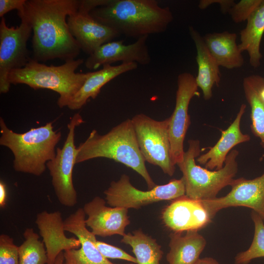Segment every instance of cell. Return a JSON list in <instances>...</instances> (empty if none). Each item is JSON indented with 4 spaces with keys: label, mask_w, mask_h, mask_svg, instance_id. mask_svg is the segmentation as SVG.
<instances>
[{
    "label": "cell",
    "mask_w": 264,
    "mask_h": 264,
    "mask_svg": "<svg viewBox=\"0 0 264 264\" xmlns=\"http://www.w3.org/2000/svg\"><path fill=\"white\" fill-rule=\"evenodd\" d=\"M80 5V0H26L18 15L23 16L31 26L33 59L39 62L76 59L81 50L66 18L77 11Z\"/></svg>",
    "instance_id": "cell-1"
},
{
    "label": "cell",
    "mask_w": 264,
    "mask_h": 264,
    "mask_svg": "<svg viewBox=\"0 0 264 264\" xmlns=\"http://www.w3.org/2000/svg\"><path fill=\"white\" fill-rule=\"evenodd\" d=\"M89 14L120 35L136 40L165 32L174 19L170 8L156 0H109Z\"/></svg>",
    "instance_id": "cell-2"
},
{
    "label": "cell",
    "mask_w": 264,
    "mask_h": 264,
    "mask_svg": "<svg viewBox=\"0 0 264 264\" xmlns=\"http://www.w3.org/2000/svg\"><path fill=\"white\" fill-rule=\"evenodd\" d=\"M76 164L104 157L128 167L145 180L149 190L156 185L150 175L140 152L132 120L127 119L104 134L92 130L77 147Z\"/></svg>",
    "instance_id": "cell-3"
},
{
    "label": "cell",
    "mask_w": 264,
    "mask_h": 264,
    "mask_svg": "<svg viewBox=\"0 0 264 264\" xmlns=\"http://www.w3.org/2000/svg\"><path fill=\"white\" fill-rule=\"evenodd\" d=\"M0 145L7 147L14 156L13 167L17 172L41 176L46 163L56 155V147L61 139V132L54 130L53 122L33 128L23 133L9 129L0 117Z\"/></svg>",
    "instance_id": "cell-4"
},
{
    "label": "cell",
    "mask_w": 264,
    "mask_h": 264,
    "mask_svg": "<svg viewBox=\"0 0 264 264\" xmlns=\"http://www.w3.org/2000/svg\"><path fill=\"white\" fill-rule=\"evenodd\" d=\"M84 62L83 59H77L48 66L31 58L24 66L11 70L8 80L10 84H24L34 89H48L58 93L57 104L62 108L67 107L91 73L76 72Z\"/></svg>",
    "instance_id": "cell-5"
},
{
    "label": "cell",
    "mask_w": 264,
    "mask_h": 264,
    "mask_svg": "<svg viewBox=\"0 0 264 264\" xmlns=\"http://www.w3.org/2000/svg\"><path fill=\"white\" fill-rule=\"evenodd\" d=\"M189 147L185 152L182 161L177 164L182 173L185 196L198 200L214 198L220 191L230 186L238 171L237 158L239 152L232 150L225 159L223 168L210 170L196 164V158L200 155V142L190 139Z\"/></svg>",
    "instance_id": "cell-6"
},
{
    "label": "cell",
    "mask_w": 264,
    "mask_h": 264,
    "mask_svg": "<svg viewBox=\"0 0 264 264\" xmlns=\"http://www.w3.org/2000/svg\"><path fill=\"white\" fill-rule=\"evenodd\" d=\"M140 152L145 161L159 167L171 176L175 172L171 154L170 119L158 121L142 113L132 119Z\"/></svg>",
    "instance_id": "cell-7"
},
{
    "label": "cell",
    "mask_w": 264,
    "mask_h": 264,
    "mask_svg": "<svg viewBox=\"0 0 264 264\" xmlns=\"http://www.w3.org/2000/svg\"><path fill=\"white\" fill-rule=\"evenodd\" d=\"M104 193L107 203L111 207L138 209L154 202L181 197L185 195V188L181 177L173 179L164 185H156L152 189L142 191L133 186L129 176L123 174L117 181H111Z\"/></svg>",
    "instance_id": "cell-8"
},
{
    "label": "cell",
    "mask_w": 264,
    "mask_h": 264,
    "mask_svg": "<svg viewBox=\"0 0 264 264\" xmlns=\"http://www.w3.org/2000/svg\"><path fill=\"white\" fill-rule=\"evenodd\" d=\"M84 122L79 113L71 118L63 147L56 148L55 157L46 163L56 196L61 204L68 207H73L77 203V194L73 182V168L78 154L74 136L76 127Z\"/></svg>",
    "instance_id": "cell-9"
},
{
    "label": "cell",
    "mask_w": 264,
    "mask_h": 264,
    "mask_svg": "<svg viewBox=\"0 0 264 264\" xmlns=\"http://www.w3.org/2000/svg\"><path fill=\"white\" fill-rule=\"evenodd\" d=\"M19 26L9 27L2 17L0 22V93H7L11 84L8 77L13 69L24 66L31 58L27 43L32 31L30 24L22 16Z\"/></svg>",
    "instance_id": "cell-10"
},
{
    "label": "cell",
    "mask_w": 264,
    "mask_h": 264,
    "mask_svg": "<svg viewBox=\"0 0 264 264\" xmlns=\"http://www.w3.org/2000/svg\"><path fill=\"white\" fill-rule=\"evenodd\" d=\"M177 88L174 111L169 117V134L172 160L175 165L180 163L184 154V141L191 124L188 108L193 97L198 95L196 77L189 72L177 76Z\"/></svg>",
    "instance_id": "cell-11"
},
{
    "label": "cell",
    "mask_w": 264,
    "mask_h": 264,
    "mask_svg": "<svg viewBox=\"0 0 264 264\" xmlns=\"http://www.w3.org/2000/svg\"><path fill=\"white\" fill-rule=\"evenodd\" d=\"M231 190L220 198L200 200L213 219L220 210L231 207H245L257 213L264 221V173L253 179H234Z\"/></svg>",
    "instance_id": "cell-12"
},
{
    "label": "cell",
    "mask_w": 264,
    "mask_h": 264,
    "mask_svg": "<svg viewBox=\"0 0 264 264\" xmlns=\"http://www.w3.org/2000/svg\"><path fill=\"white\" fill-rule=\"evenodd\" d=\"M64 228L77 237L80 248L64 251V264H115L105 257L96 247V236L87 228L86 214L83 208L78 209L64 220Z\"/></svg>",
    "instance_id": "cell-13"
},
{
    "label": "cell",
    "mask_w": 264,
    "mask_h": 264,
    "mask_svg": "<svg viewBox=\"0 0 264 264\" xmlns=\"http://www.w3.org/2000/svg\"><path fill=\"white\" fill-rule=\"evenodd\" d=\"M148 38V36L141 37L128 44H124L123 40L106 43L88 55L85 62V66L88 69L95 70L117 62L147 65L151 62L147 44Z\"/></svg>",
    "instance_id": "cell-14"
},
{
    "label": "cell",
    "mask_w": 264,
    "mask_h": 264,
    "mask_svg": "<svg viewBox=\"0 0 264 264\" xmlns=\"http://www.w3.org/2000/svg\"><path fill=\"white\" fill-rule=\"evenodd\" d=\"M89 13L79 7L77 11L67 18L71 35L81 50L88 55L120 36L114 29L96 20Z\"/></svg>",
    "instance_id": "cell-15"
},
{
    "label": "cell",
    "mask_w": 264,
    "mask_h": 264,
    "mask_svg": "<svg viewBox=\"0 0 264 264\" xmlns=\"http://www.w3.org/2000/svg\"><path fill=\"white\" fill-rule=\"evenodd\" d=\"M165 226L173 232H183L204 228L212 221L200 200L184 195L165 207L162 213Z\"/></svg>",
    "instance_id": "cell-16"
},
{
    "label": "cell",
    "mask_w": 264,
    "mask_h": 264,
    "mask_svg": "<svg viewBox=\"0 0 264 264\" xmlns=\"http://www.w3.org/2000/svg\"><path fill=\"white\" fill-rule=\"evenodd\" d=\"M106 201L95 197L83 208L88 217L87 226L95 235L108 237L119 235L123 237L125 228L130 223L128 209L122 207H109Z\"/></svg>",
    "instance_id": "cell-17"
},
{
    "label": "cell",
    "mask_w": 264,
    "mask_h": 264,
    "mask_svg": "<svg viewBox=\"0 0 264 264\" xmlns=\"http://www.w3.org/2000/svg\"><path fill=\"white\" fill-rule=\"evenodd\" d=\"M35 223L45 245L47 264H53L63 251L77 249L80 246L78 239L65 235L64 220L60 212L42 211L37 215Z\"/></svg>",
    "instance_id": "cell-18"
},
{
    "label": "cell",
    "mask_w": 264,
    "mask_h": 264,
    "mask_svg": "<svg viewBox=\"0 0 264 264\" xmlns=\"http://www.w3.org/2000/svg\"><path fill=\"white\" fill-rule=\"evenodd\" d=\"M246 107L245 104L241 105L233 122L226 130L221 131V136L214 146L197 158V162L204 165L205 168L210 170H220L224 166L226 157L233 148L250 140L249 135L243 133L240 129L241 119Z\"/></svg>",
    "instance_id": "cell-19"
},
{
    "label": "cell",
    "mask_w": 264,
    "mask_h": 264,
    "mask_svg": "<svg viewBox=\"0 0 264 264\" xmlns=\"http://www.w3.org/2000/svg\"><path fill=\"white\" fill-rule=\"evenodd\" d=\"M136 63H121L117 66L106 65L98 70L91 72L79 91L72 97L67 107L77 110L85 105L89 98L95 99L106 84L126 72L136 69Z\"/></svg>",
    "instance_id": "cell-20"
},
{
    "label": "cell",
    "mask_w": 264,
    "mask_h": 264,
    "mask_svg": "<svg viewBox=\"0 0 264 264\" xmlns=\"http://www.w3.org/2000/svg\"><path fill=\"white\" fill-rule=\"evenodd\" d=\"M189 31L197 50L198 71L196 82L202 92L204 99L208 100L212 96L213 86H219L220 81V66L210 53L199 32L192 26H189Z\"/></svg>",
    "instance_id": "cell-21"
},
{
    "label": "cell",
    "mask_w": 264,
    "mask_h": 264,
    "mask_svg": "<svg viewBox=\"0 0 264 264\" xmlns=\"http://www.w3.org/2000/svg\"><path fill=\"white\" fill-rule=\"evenodd\" d=\"M173 232L170 235V250L166 255L169 264H196L203 251L206 241L198 231Z\"/></svg>",
    "instance_id": "cell-22"
},
{
    "label": "cell",
    "mask_w": 264,
    "mask_h": 264,
    "mask_svg": "<svg viewBox=\"0 0 264 264\" xmlns=\"http://www.w3.org/2000/svg\"><path fill=\"white\" fill-rule=\"evenodd\" d=\"M203 38L219 66L233 69L243 66L244 59L236 43V33L228 31L215 32L207 34Z\"/></svg>",
    "instance_id": "cell-23"
},
{
    "label": "cell",
    "mask_w": 264,
    "mask_h": 264,
    "mask_svg": "<svg viewBox=\"0 0 264 264\" xmlns=\"http://www.w3.org/2000/svg\"><path fill=\"white\" fill-rule=\"evenodd\" d=\"M242 85L251 109V130L260 139L261 146L264 150V77L259 75L246 76Z\"/></svg>",
    "instance_id": "cell-24"
},
{
    "label": "cell",
    "mask_w": 264,
    "mask_h": 264,
    "mask_svg": "<svg viewBox=\"0 0 264 264\" xmlns=\"http://www.w3.org/2000/svg\"><path fill=\"white\" fill-rule=\"evenodd\" d=\"M264 34V0L247 21L245 27L240 32L241 51H247L250 65L254 68L260 66L262 55L260 45Z\"/></svg>",
    "instance_id": "cell-25"
},
{
    "label": "cell",
    "mask_w": 264,
    "mask_h": 264,
    "mask_svg": "<svg viewBox=\"0 0 264 264\" xmlns=\"http://www.w3.org/2000/svg\"><path fill=\"white\" fill-rule=\"evenodd\" d=\"M121 242L132 248L137 264H160L163 255L161 245L141 229L126 234Z\"/></svg>",
    "instance_id": "cell-26"
},
{
    "label": "cell",
    "mask_w": 264,
    "mask_h": 264,
    "mask_svg": "<svg viewBox=\"0 0 264 264\" xmlns=\"http://www.w3.org/2000/svg\"><path fill=\"white\" fill-rule=\"evenodd\" d=\"M24 241L18 246L19 264H47L48 258L43 242L31 228L23 234Z\"/></svg>",
    "instance_id": "cell-27"
},
{
    "label": "cell",
    "mask_w": 264,
    "mask_h": 264,
    "mask_svg": "<svg viewBox=\"0 0 264 264\" xmlns=\"http://www.w3.org/2000/svg\"><path fill=\"white\" fill-rule=\"evenodd\" d=\"M251 217L254 225L253 240L249 247L238 253L234 258L235 264H249L255 259L264 257V221L252 211Z\"/></svg>",
    "instance_id": "cell-28"
},
{
    "label": "cell",
    "mask_w": 264,
    "mask_h": 264,
    "mask_svg": "<svg viewBox=\"0 0 264 264\" xmlns=\"http://www.w3.org/2000/svg\"><path fill=\"white\" fill-rule=\"evenodd\" d=\"M264 0H241L229 9L228 13L233 21L240 23L247 21L260 6Z\"/></svg>",
    "instance_id": "cell-29"
},
{
    "label": "cell",
    "mask_w": 264,
    "mask_h": 264,
    "mask_svg": "<svg viewBox=\"0 0 264 264\" xmlns=\"http://www.w3.org/2000/svg\"><path fill=\"white\" fill-rule=\"evenodd\" d=\"M18 246L6 234L0 235V264H19Z\"/></svg>",
    "instance_id": "cell-30"
},
{
    "label": "cell",
    "mask_w": 264,
    "mask_h": 264,
    "mask_svg": "<svg viewBox=\"0 0 264 264\" xmlns=\"http://www.w3.org/2000/svg\"><path fill=\"white\" fill-rule=\"evenodd\" d=\"M95 245L101 253L107 259H121L137 264L135 257L119 247L98 241H96Z\"/></svg>",
    "instance_id": "cell-31"
},
{
    "label": "cell",
    "mask_w": 264,
    "mask_h": 264,
    "mask_svg": "<svg viewBox=\"0 0 264 264\" xmlns=\"http://www.w3.org/2000/svg\"><path fill=\"white\" fill-rule=\"evenodd\" d=\"M26 0H0V17L8 12L16 9L20 11L24 7Z\"/></svg>",
    "instance_id": "cell-32"
},
{
    "label": "cell",
    "mask_w": 264,
    "mask_h": 264,
    "mask_svg": "<svg viewBox=\"0 0 264 264\" xmlns=\"http://www.w3.org/2000/svg\"><path fill=\"white\" fill-rule=\"evenodd\" d=\"M235 3L233 0H201L198 6L201 9H205L211 4L218 3L220 5L222 12L225 13H228Z\"/></svg>",
    "instance_id": "cell-33"
},
{
    "label": "cell",
    "mask_w": 264,
    "mask_h": 264,
    "mask_svg": "<svg viewBox=\"0 0 264 264\" xmlns=\"http://www.w3.org/2000/svg\"><path fill=\"white\" fill-rule=\"evenodd\" d=\"M7 200V189L5 184L2 180L0 181V207H4Z\"/></svg>",
    "instance_id": "cell-34"
},
{
    "label": "cell",
    "mask_w": 264,
    "mask_h": 264,
    "mask_svg": "<svg viewBox=\"0 0 264 264\" xmlns=\"http://www.w3.org/2000/svg\"><path fill=\"white\" fill-rule=\"evenodd\" d=\"M196 264H220L216 259L212 257L200 258Z\"/></svg>",
    "instance_id": "cell-35"
},
{
    "label": "cell",
    "mask_w": 264,
    "mask_h": 264,
    "mask_svg": "<svg viewBox=\"0 0 264 264\" xmlns=\"http://www.w3.org/2000/svg\"><path fill=\"white\" fill-rule=\"evenodd\" d=\"M64 252H62L57 257L55 262L53 264H64Z\"/></svg>",
    "instance_id": "cell-36"
}]
</instances>
